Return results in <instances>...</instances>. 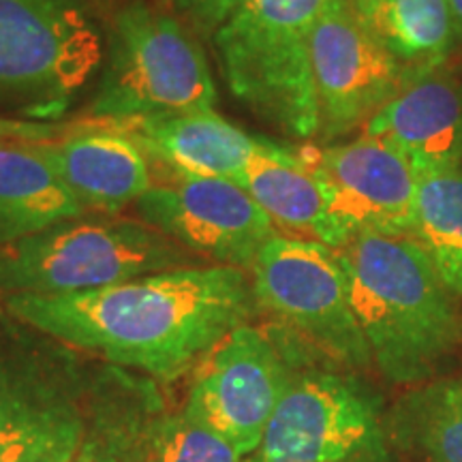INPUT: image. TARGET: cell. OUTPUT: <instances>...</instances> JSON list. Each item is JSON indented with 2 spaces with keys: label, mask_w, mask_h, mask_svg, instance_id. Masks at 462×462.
<instances>
[{
  "label": "cell",
  "mask_w": 462,
  "mask_h": 462,
  "mask_svg": "<svg viewBox=\"0 0 462 462\" xmlns=\"http://www.w3.org/2000/svg\"><path fill=\"white\" fill-rule=\"evenodd\" d=\"M73 462H118V460L106 458V456H97V454H92V452H84V454L75 456Z\"/></svg>",
  "instance_id": "27"
},
{
  "label": "cell",
  "mask_w": 462,
  "mask_h": 462,
  "mask_svg": "<svg viewBox=\"0 0 462 462\" xmlns=\"http://www.w3.org/2000/svg\"><path fill=\"white\" fill-rule=\"evenodd\" d=\"M381 401L351 374H293L262 443L242 462H394Z\"/></svg>",
  "instance_id": "7"
},
{
  "label": "cell",
  "mask_w": 462,
  "mask_h": 462,
  "mask_svg": "<svg viewBox=\"0 0 462 462\" xmlns=\"http://www.w3.org/2000/svg\"><path fill=\"white\" fill-rule=\"evenodd\" d=\"M337 0H242L215 34L231 97L262 123L296 140L319 133L309 42Z\"/></svg>",
  "instance_id": "5"
},
{
  "label": "cell",
  "mask_w": 462,
  "mask_h": 462,
  "mask_svg": "<svg viewBox=\"0 0 462 462\" xmlns=\"http://www.w3.org/2000/svg\"><path fill=\"white\" fill-rule=\"evenodd\" d=\"M86 125H88V120H82V123H60V120L58 123H42V120L5 118V116H0V142H56L82 131Z\"/></svg>",
  "instance_id": "24"
},
{
  "label": "cell",
  "mask_w": 462,
  "mask_h": 462,
  "mask_svg": "<svg viewBox=\"0 0 462 462\" xmlns=\"http://www.w3.org/2000/svg\"><path fill=\"white\" fill-rule=\"evenodd\" d=\"M154 462H242L238 449L187 415L161 421L152 432Z\"/></svg>",
  "instance_id": "22"
},
{
  "label": "cell",
  "mask_w": 462,
  "mask_h": 462,
  "mask_svg": "<svg viewBox=\"0 0 462 462\" xmlns=\"http://www.w3.org/2000/svg\"><path fill=\"white\" fill-rule=\"evenodd\" d=\"M26 326L56 343L173 381L236 328L257 300L246 270L206 263L65 296H3Z\"/></svg>",
  "instance_id": "1"
},
{
  "label": "cell",
  "mask_w": 462,
  "mask_h": 462,
  "mask_svg": "<svg viewBox=\"0 0 462 462\" xmlns=\"http://www.w3.org/2000/svg\"><path fill=\"white\" fill-rule=\"evenodd\" d=\"M143 154L184 178H221L236 182L270 140L248 135L215 112L112 123Z\"/></svg>",
  "instance_id": "16"
},
{
  "label": "cell",
  "mask_w": 462,
  "mask_h": 462,
  "mask_svg": "<svg viewBox=\"0 0 462 462\" xmlns=\"http://www.w3.org/2000/svg\"><path fill=\"white\" fill-rule=\"evenodd\" d=\"M302 154L346 245L364 231L411 234L418 178L394 146L362 135L323 150H302Z\"/></svg>",
  "instance_id": "13"
},
{
  "label": "cell",
  "mask_w": 462,
  "mask_h": 462,
  "mask_svg": "<svg viewBox=\"0 0 462 462\" xmlns=\"http://www.w3.org/2000/svg\"><path fill=\"white\" fill-rule=\"evenodd\" d=\"M56 340L26 326L0 296V462L75 458L82 418Z\"/></svg>",
  "instance_id": "9"
},
{
  "label": "cell",
  "mask_w": 462,
  "mask_h": 462,
  "mask_svg": "<svg viewBox=\"0 0 462 462\" xmlns=\"http://www.w3.org/2000/svg\"><path fill=\"white\" fill-rule=\"evenodd\" d=\"M449 9H452L456 32H458V42L462 39V0H449Z\"/></svg>",
  "instance_id": "26"
},
{
  "label": "cell",
  "mask_w": 462,
  "mask_h": 462,
  "mask_svg": "<svg viewBox=\"0 0 462 462\" xmlns=\"http://www.w3.org/2000/svg\"><path fill=\"white\" fill-rule=\"evenodd\" d=\"M379 3H381V0H346V5H349V7L354 9V14L360 17L362 22L373 14L374 7H377Z\"/></svg>",
  "instance_id": "25"
},
{
  "label": "cell",
  "mask_w": 462,
  "mask_h": 462,
  "mask_svg": "<svg viewBox=\"0 0 462 462\" xmlns=\"http://www.w3.org/2000/svg\"><path fill=\"white\" fill-rule=\"evenodd\" d=\"M236 184L255 199L276 229L289 231L291 238L315 240L337 251L346 246L328 215L326 195L302 152L270 140Z\"/></svg>",
  "instance_id": "17"
},
{
  "label": "cell",
  "mask_w": 462,
  "mask_h": 462,
  "mask_svg": "<svg viewBox=\"0 0 462 462\" xmlns=\"http://www.w3.org/2000/svg\"><path fill=\"white\" fill-rule=\"evenodd\" d=\"M310 73L323 142L364 129L407 84V75L346 5L337 0L317 22L309 42Z\"/></svg>",
  "instance_id": "11"
},
{
  "label": "cell",
  "mask_w": 462,
  "mask_h": 462,
  "mask_svg": "<svg viewBox=\"0 0 462 462\" xmlns=\"http://www.w3.org/2000/svg\"><path fill=\"white\" fill-rule=\"evenodd\" d=\"M407 82L443 69L458 43L449 0H381L364 20Z\"/></svg>",
  "instance_id": "19"
},
{
  "label": "cell",
  "mask_w": 462,
  "mask_h": 462,
  "mask_svg": "<svg viewBox=\"0 0 462 462\" xmlns=\"http://www.w3.org/2000/svg\"><path fill=\"white\" fill-rule=\"evenodd\" d=\"M257 306L346 368L373 366L337 248L276 234L251 265Z\"/></svg>",
  "instance_id": "8"
},
{
  "label": "cell",
  "mask_w": 462,
  "mask_h": 462,
  "mask_svg": "<svg viewBox=\"0 0 462 462\" xmlns=\"http://www.w3.org/2000/svg\"><path fill=\"white\" fill-rule=\"evenodd\" d=\"M171 11L198 37L215 39V34L227 24L242 0H170Z\"/></svg>",
  "instance_id": "23"
},
{
  "label": "cell",
  "mask_w": 462,
  "mask_h": 462,
  "mask_svg": "<svg viewBox=\"0 0 462 462\" xmlns=\"http://www.w3.org/2000/svg\"><path fill=\"white\" fill-rule=\"evenodd\" d=\"M291 379L268 330L245 323L193 368L182 413L215 430L246 458L262 443Z\"/></svg>",
  "instance_id": "10"
},
{
  "label": "cell",
  "mask_w": 462,
  "mask_h": 462,
  "mask_svg": "<svg viewBox=\"0 0 462 462\" xmlns=\"http://www.w3.org/2000/svg\"><path fill=\"white\" fill-rule=\"evenodd\" d=\"M364 135L388 142L415 178L462 167V84L448 69L420 75L368 120Z\"/></svg>",
  "instance_id": "14"
},
{
  "label": "cell",
  "mask_w": 462,
  "mask_h": 462,
  "mask_svg": "<svg viewBox=\"0 0 462 462\" xmlns=\"http://www.w3.org/2000/svg\"><path fill=\"white\" fill-rule=\"evenodd\" d=\"M88 215L34 143L0 142V245Z\"/></svg>",
  "instance_id": "18"
},
{
  "label": "cell",
  "mask_w": 462,
  "mask_h": 462,
  "mask_svg": "<svg viewBox=\"0 0 462 462\" xmlns=\"http://www.w3.org/2000/svg\"><path fill=\"white\" fill-rule=\"evenodd\" d=\"M137 218L82 215L0 245V296H65L140 276L206 265Z\"/></svg>",
  "instance_id": "4"
},
{
  "label": "cell",
  "mask_w": 462,
  "mask_h": 462,
  "mask_svg": "<svg viewBox=\"0 0 462 462\" xmlns=\"http://www.w3.org/2000/svg\"><path fill=\"white\" fill-rule=\"evenodd\" d=\"M411 236L448 291L462 300V167L418 176Z\"/></svg>",
  "instance_id": "21"
},
{
  "label": "cell",
  "mask_w": 462,
  "mask_h": 462,
  "mask_svg": "<svg viewBox=\"0 0 462 462\" xmlns=\"http://www.w3.org/2000/svg\"><path fill=\"white\" fill-rule=\"evenodd\" d=\"M215 78L198 34L150 0L120 5L107 24L99 84L86 114L133 123L215 112Z\"/></svg>",
  "instance_id": "3"
},
{
  "label": "cell",
  "mask_w": 462,
  "mask_h": 462,
  "mask_svg": "<svg viewBox=\"0 0 462 462\" xmlns=\"http://www.w3.org/2000/svg\"><path fill=\"white\" fill-rule=\"evenodd\" d=\"M140 221L206 262L251 270L257 253L279 234L245 189L221 178L176 176L135 201Z\"/></svg>",
  "instance_id": "12"
},
{
  "label": "cell",
  "mask_w": 462,
  "mask_h": 462,
  "mask_svg": "<svg viewBox=\"0 0 462 462\" xmlns=\"http://www.w3.org/2000/svg\"><path fill=\"white\" fill-rule=\"evenodd\" d=\"M338 253L373 364L394 385L424 383L460 340L452 293L426 251L411 234L364 231Z\"/></svg>",
  "instance_id": "2"
},
{
  "label": "cell",
  "mask_w": 462,
  "mask_h": 462,
  "mask_svg": "<svg viewBox=\"0 0 462 462\" xmlns=\"http://www.w3.org/2000/svg\"><path fill=\"white\" fill-rule=\"evenodd\" d=\"M75 458H58V460H51V462H73Z\"/></svg>",
  "instance_id": "28"
},
{
  "label": "cell",
  "mask_w": 462,
  "mask_h": 462,
  "mask_svg": "<svg viewBox=\"0 0 462 462\" xmlns=\"http://www.w3.org/2000/svg\"><path fill=\"white\" fill-rule=\"evenodd\" d=\"M34 148L92 215L116 217L154 187L143 150L107 120Z\"/></svg>",
  "instance_id": "15"
},
{
  "label": "cell",
  "mask_w": 462,
  "mask_h": 462,
  "mask_svg": "<svg viewBox=\"0 0 462 462\" xmlns=\"http://www.w3.org/2000/svg\"><path fill=\"white\" fill-rule=\"evenodd\" d=\"M390 437L429 462H462V379H439L404 394Z\"/></svg>",
  "instance_id": "20"
},
{
  "label": "cell",
  "mask_w": 462,
  "mask_h": 462,
  "mask_svg": "<svg viewBox=\"0 0 462 462\" xmlns=\"http://www.w3.org/2000/svg\"><path fill=\"white\" fill-rule=\"evenodd\" d=\"M101 0H0V107L58 123L101 71Z\"/></svg>",
  "instance_id": "6"
}]
</instances>
